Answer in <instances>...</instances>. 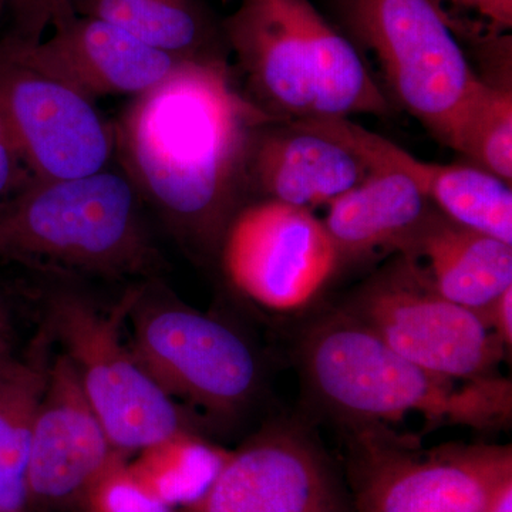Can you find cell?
Returning a JSON list of instances; mask_svg holds the SVG:
<instances>
[{
	"mask_svg": "<svg viewBox=\"0 0 512 512\" xmlns=\"http://www.w3.org/2000/svg\"><path fill=\"white\" fill-rule=\"evenodd\" d=\"M266 120L231 62H183L113 123L114 156L140 201L184 248L217 258L248 205L249 151Z\"/></svg>",
	"mask_w": 512,
	"mask_h": 512,
	"instance_id": "cell-1",
	"label": "cell"
},
{
	"mask_svg": "<svg viewBox=\"0 0 512 512\" xmlns=\"http://www.w3.org/2000/svg\"><path fill=\"white\" fill-rule=\"evenodd\" d=\"M242 92L274 120L386 117L389 97L311 0H239L222 19Z\"/></svg>",
	"mask_w": 512,
	"mask_h": 512,
	"instance_id": "cell-2",
	"label": "cell"
},
{
	"mask_svg": "<svg viewBox=\"0 0 512 512\" xmlns=\"http://www.w3.org/2000/svg\"><path fill=\"white\" fill-rule=\"evenodd\" d=\"M121 171L35 180L0 200V258L100 278H153L164 259Z\"/></svg>",
	"mask_w": 512,
	"mask_h": 512,
	"instance_id": "cell-3",
	"label": "cell"
},
{
	"mask_svg": "<svg viewBox=\"0 0 512 512\" xmlns=\"http://www.w3.org/2000/svg\"><path fill=\"white\" fill-rule=\"evenodd\" d=\"M312 392L350 419L394 421L419 413L433 426L497 430L512 414V386L500 376L458 380L436 375L390 349L342 311L313 326L302 346Z\"/></svg>",
	"mask_w": 512,
	"mask_h": 512,
	"instance_id": "cell-4",
	"label": "cell"
},
{
	"mask_svg": "<svg viewBox=\"0 0 512 512\" xmlns=\"http://www.w3.org/2000/svg\"><path fill=\"white\" fill-rule=\"evenodd\" d=\"M345 35L370 53L390 101L440 143L477 80L436 0H335Z\"/></svg>",
	"mask_w": 512,
	"mask_h": 512,
	"instance_id": "cell-5",
	"label": "cell"
},
{
	"mask_svg": "<svg viewBox=\"0 0 512 512\" xmlns=\"http://www.w3.org/2000/svg\"><path fill=\"white\" fill-rule=\"evenodd\" d=\"M134 298L136 289H131L106 313L80 293L60 291L50 296L47 309V326L62 342L87 402L123 456L190 431L173 397L121 340V323Z\"/></svg>",
	"mask_w": 512,
	"mask_h": 512,
	"instance_id": "cell-6",
	"label": "cell"
},
{
	"mask_svg": "<svg viewBox=\"0 0 512 512\" xmlns=\"http://www.w3.org/2000/svg\"><path fill=\"white\" fill-rule=\"evenodd\" d=\"M35 43L0 40V117L37 180L100 173L114 157V124L96 101L47 69Z\"/></svg>",
	"mask_w": 512,
	"mask_h": 512,
	"instance_id": "cell-7",
	"label": "cell"
},
{
	"mask_svg": "<svg viewBox=\"0 0 512 512\" xmlns=\"http://www.w3.org/2000/svg\"><path fill=\"white\" fill-rule=\"evenodd\" d=\"M131 352L154 382L215 416H231L254 397L259 365L254 350L221 320L136 289Z\"/></svg>",
	"mask_w": 512,
	"mask_h": 512,
	"instance_id": "cell-8",
	"label": "cell"
},
{
	"mask_svg": "<svg viewBox=\"0 0 512 512\" xmlns=\"http://www.w3.org/2000/svg\"><path fill=\"white\" fill-rule=\"evenodd\" d=\"M342 312L400 356L451 380L494 377L507 353L480 313L434 292L402 258L360 286Z\"/></svg>",
	"mask_w": 512,
	"mask_h": 512,
	"instance_id": "cell-9",
	"label": "cell"
},
{
	"mask_svg": "<svg viewBox=\"0 0 512 512\" xmlns=\"http://www.w3.org/2000/svg\"><path fill=\"white\" fill-rule=\"evenodd\" d=\"M356 512H485L497 488L512 477L511 446H447L417 450L412 443L366 429Z\"/></svg>",
	"mask_w": 512,
	"mask_h": 512,
	"instance_id": "cell-10",
	"label": "cell"
},
{
	"mask_svg": "<svg viewBox=\"0 0 512 512\" xmlns=\"http://www.w3.org/2000/svg\"><path fill=\"white\" fill-rule=\"evenodd\" d=\"M229 282L266 309L291 312L338 271V254L315 212L275 201L245 205L222 241Z\"/></svg>",
	"mask_w": 512,
	"mask_h": 512,
	"instance_id": "cell-11",
	"label": "cell"
},
{
	"mask_svg": "<svg viewBox=\"0 0 512 512\" xmlns=\"http://www.w3.org/2000/svg\"><path fill=\"white\" fill-rule=\"evenodd\" d=\"M373 171L350 119L266 120L249 151L248 204L275 201L315 211Z\"/></svg>",
	"mask_w": 512,
	"mask_h": 512,
	"instance_id": "cell-12",
	"label": "cell"
},
{
	"mask_svg": "<svg viewBox=\"0 0 512 512\" xmlns=\"http://www.w3.org/2000/svg\"><path fill=\"white\" fill-rule=\"evenodd\" d=\"M175 512H343V503L319 448L281 426L229 453L207 493Z\"/></svg>",
	"mask_w": 512,
	"mask_h": 512,
	"instance_id": "cell-13",
	"label": "cell"
},
{
	"mask_svg": "<svg viewBox=\"0 0 512 512\" xmlns=\"http://www.w3.org/2000/svg\"><path fill=\"white\" fill-rule=\"evenodd\" d=\"M119 457L84 396L66 355L50 366L37 407L29 461L32 511L83 503L94 483Z\"/></svg>",
	"mask_w": 512,
	"mask_h": 512,
	"instance_id": "cell-14",
	"label": "cell"
},
{
	"mask_svg": "<svg viewBox=\"0 0 512 512\" xmlns=\"http://www.w3.org/2000/svg\"><path fill=\"white\" fill-rule=\"evenodd\" d=\"M50 25L53 35L35 43L33 53L93 101L110 96L133 99L185 62L111 23L77 15L64 0H56Z\"/></svg>",
	"mask_w": 512,
	"mask_h": 512,
	"instance_id": "cell-15",
	"label": "cell"
},
{
	"mask_svg": "<svg viewBox=\"0 0 512 512\" xmlns=\"http://www.w3.org/2000/svg\"><path fill=\"white\" fill-rule=\"evenodd\" d=\"M399 258L434 292L480 315L512 286V245L457 224L437 208Z\"/></svg>",
	"mask_w": 512,
	"mask_h": 512,
	"instance_id": "cell-16",
	"label": "cell"
},
{
	"mask_svg": "<svg viewBox=\"0 0 512 512\" xmlns=\"http://www.w3.org/2000/svg\"><path fill=\"white\" fill-rule=\"evenodd\" d=\"M434 210L406 174L376 168L330 202L322 220L338 254V269L373 256L399 255Z\"/></svg>",
	"mask_w": 512,
	"mask_h": 512,
	"instance_id": "cell-17",
	"label": "cell"
},
{
	"mask_svg": "<svg viewBox=\"0 0 512 512\" xmlns=\"http://www.w3.org/2000/svg\"><path fill=\"white\" fill-rule=\"evenodd\" d=\"M353 133L373 167L406 174L441 214L512 245V190L503 178L471 163H427L356 123Z\"/></svg>",
	"mask_w": 512,
	"mask_h": 512,
	"instance_id": "cell-18",
	"label": "cell"
},
{
	"mask_svg": "<svg viewBox=\"0 0 512 512\" xmlns=\"http://www.w3.org/2000/svg\"><path fill=\"white\" fill-rule=\"evenodd\" d=\"M77 15L104 20L185 62H229L222 19L207 0H64Z\"/></svg>",
	"mask_w": 512,
	"mask_h": 512,
	"instance_id": "cell-19",
	"label": "cell"
},
{
	"mask_svg": "<svg viewBox=\"0 0 512 512\" xmlns=\"http://www.w3.org/2000/svg\"><path fill=\"white\" fill-rule=\"evenodd\" d=\"M55 336L40 330L22 356L0 366V512H32L29 461L37 407L52 366Z\"/></svg>",
	"mask_w": 512,
	"mask_h": 512,
	"instance_id": "cell-20",
	"label": "cell"
},
{
	"mask_svg": "<svg viewBox=\"0 0 512 512\" xmlns=\"http://www.w3.org/2000/svg\"><path fill=\"white\" fill-rule=\"evenodd\" d=\"M511 74H477L444 146L471 164L512 181Z\"/></svg>",
	"mask_w": 512,
	"mask_h": 512,
	"instance_id": "cell-21",
	"label": "cell"
},
{
	"mask_svg": "<svg viewBox=\"0 0 512 512\" xmlns=\"http://www.w3.org/2000/svg\"><path fill=\"white\" fill-rule=\"evenodd\" d=\"M228 454L197 434L183 431L144 448L128 464L158 498L178 511L207 493Z\"/></svg>",
	"mask_w": 512,
	"mask_h": 512,
	"instance_id": "cell-22",
	"label": "cell"
},
{
	"mask_svg": "<svg viewBox=\"0 0 512 512\" xmlns=\"http://www.w3.org/2000/svg\"><path fill=\"white\" fill-rule=\"evenodd\" d=\"M87 512H175L119 457L94 483L84 500Z\"/></svg>",
	"mask_w": 512,
	"mask_h": 512,
	"instance_id": "cell-23",
	"label": "cell"
},
{
	"mask_svg": "<svg viewBox=\"0 0 512 512\" xmlns=\"http://www.w3.org/2000/svg\"><path fill=\"white\" fill-rule=\"evenodd\" d=\"M451 20L461 13L476 15V22L495 32L510 33L512 0H436Z\"/></svg>",
	"mask_w": 512,
	"mask_h": 512,
	"instance_id": "cell-24",
	"label": "cell"
},
{
	"mask_svg": "<svg viewBox=\"0 0 512 512\" xmlns=\"http://www.w3.org/2000/svg\"><path fill=\"white\" fill-rule=\"evenodd\" d=\"M13 18V35L39 43L52 20L56 0H8Z\"/></svg>",
	"mask_w": 512,
	"mask_h": 512,
	"instance_id": "cell-25",
	"label": "cell"
},
{
	"mask_svg": "<svg viewBox=\"0 0 512 512\" xmlns=\"http://www.w3.org/2000/svg\"><path fill=\"white\" fill-rule=\"evenodd\" d=\"M35 175L13 143L0 144V200L22 190Z\"/></svg>",
	"mask_w": 512,
	"mask_h": 512,
	"instance_id": "cell-26",
	"label": "cell"
},
{
	"mask_svg": "<svg viewBox=\"0 0 512 512\" xmlns=\"http://www.w3.org/2000/svg\"><path fill=\"white\" fill-rule=\"evenodd\" d=\"M488 328L493 330L498 339L504 343L505 348L512 345V286L505 289L500 296L483 313Z\"/></svg>",
	"mask_w": 512,
	"mask_h": 512,
	"instance_id": "cell-27",
	"label": "cell"
},
{
	"mask_svg": "<svg viewBox=\"0 0 512 512\" xmlns=\"http://www.w3.org/2000/svg\"><path fill=\"white\" fill-rule=\"evenodd\" d=\"M485 512H512V477L497 488Z\"/></svg>",
	"mask_w": 512,
	"mask_h": 512,
	"instance_id": "cell-28",
	"label": "cell"
},
{
	"mask_svg": "<svg viewBox=\"0 0 512 512\" xmlns=\"http://www.w3.org/2000/svg\"><path fill=\"white\" fill-rule=\"evenodd\" d=\"M12 356V350H10V328L0 326V366L8 362Z\"/></svg>",
	"mask_w": 512,
	"mask_h": 512,
	"instance_id": "cell-29",
	"label": "cell"
},
{
	"mask_svg": "<svg viewBox=\"0 0 512 512\" xmlns=\"http://www.w3.org/2000/svg\"><path fill=\"white\" fill-rule=\"evenodd\" d=\"M0 326H6V328H10L8 309H6L2 298H0Z\"/></svg>",
	"mask_w": 512,
	"mask_h": 512,
	"instance_id": "cell-30",
	"label": "cell"
},
{
	"mask_svg": "<svg viewBox=\"0 0 512 512\" xmlns=\"http://www.w3.org/2000/svg\"><path fill=\"white\" fill-rule=\"evenodd\" d=\"M2 143H13V141L12 138H10L8 128H6L5 123H3L2 117H0V144Z\"/></svg>",
	"mask_w": 512,
	"mask_h": 512,
	"instance_id": "cell-31",
	"label": "cell"
},
{
	"mask_svg": "<svg viewBox=\"0 0 512 512\" xmlns=\"http://www.w3.org/2000/svg\"><path fill=\"white\" fill-rule=\"evenodd\" d=\"M5 6H8V0H0V12H2V9L5 8Z\"/></svg>",
	"mask_w": 512,
	"mask_h": 512,
	"instance_id": "cell-32",
	"label": "cell"
}]
</instances>
